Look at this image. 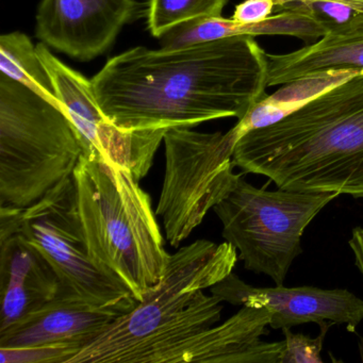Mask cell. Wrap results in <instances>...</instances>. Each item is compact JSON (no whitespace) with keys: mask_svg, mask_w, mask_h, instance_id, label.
Instances as JSON below:
<instances>
[{"mask_svg":"<svg viewBox=\"0 0 363 363\" xmlns=\"http://www.w3.org/2000/svg\"><path fill=\"white\" fill-rule=\"evenodd\" d=\"M110 122L125 133L243 118L267 95V57L252 37L178 48L138 46L109 59L91 79Z\"/></svg>","mask_w":363,"mask_h":363,"instance_id":"6da1fadb","label":"cell"},{"mask_svg":"<svg viewBox=\"0 0 363 363\" xmlns=\"http://www.w3.org/2000/svg\"><path fill=\"white\" fill-rule=\"evenodd\" d=\"M233 161L284 190L363 197V72L244 135Z\"/></svg>","mask_w":363,"mask_h":363,"instance_id":"7a4b0ae2","label":"cell"},{"mask_svg":"<svg viewBox=\"0 0 363 363\" xmlns=\"http://www.w3.org/2000/svg\"><path fill=\"white\" fill-rule=\"evenodd\" d=\"M237 252L228 242L208 240L179 248L142 301L67 363H148L158 350L218 324L223 301L203 291L233 273Z\"/></svg>","mask_w":363,"mask_h":363,"instance_id":"3957f363","label":"cell"},{"mask_svg":"<svg viewBox=\"0 0 363 363\" xmlns=\"http://www.w3.org/2000/svg\"><path fill=\"white\" fill-rule=\"evenodd\" d=\"M73 177L91 259L141 301L171 257L150 196L130 169L99 156L84 155Z\"/></svg>","mask_w":363,"mask_h":363,"instance_id":"277c9868","label":"cell"},{"mask_svg":"<svg viewBox=\"0 0 363 363\" xmlns=\"http://www.w3.org/2000/svg\"><path fill=\"white\" fill-rule=\"evenodd\" d=\"M84 152L65 111L0 75V206L35 205L73 176Z\"/></svg>","mask_w":363,"mask_h":363,"instance_id":"5b68a950","label":"cell"},{"mask_svg":"<svg viewBox=\"0 0 363 363\" xmlns=\"http://www.w3.org/2000/svg\"><path fill=\"white\" fill-rule=\"evenodd\" d=\"M339 195L269 191L240 177L213 210L222 222L223 238L237 248L245 269L284 286L293 261L303 252L308 225Z\"/></svg>","mask_w":363,"mask_h":363,"instance_id":"8992f818","label":"cell"},{"mask_svg":"<svg viewBox=\"0 0 363 363\" xmlns=\"http://www.w3.org/2000/svg\"><path fill=\"white\" fill-rule=\"evenodd\" d=\"M165 174L156 216L163 220L165 235L178 247L235 188L233 131L203 133L189 127L165 133Z\"/></svg>","mask_w":363,"mask_h":363,"instance_id":"52a82bcc","label":"cell"},{"mask_svg":"<svg viewBox=\"0 0 363 363\" xmlns=\"http://www.w3.org/2000/svg\"><path fill=\"white\" fill-rule=\"evenodd\" d=\"M21 233L56 269L62 284L61 293L97 306L137 301L126 286L108 277L91 259L73 176L35 205L25 208Z\"/></svg>","mask_w":363,"mask_h":363,"instance_id":"ba28073f","label":"cell"},{"mask_svg":"<svg viewBox=\"0 0 363 363\" xmlns=\"http://www.w3.org/2000/svg\"><path fill=\"white\" fill-rule=\"evenodd\" d=\"M37 50L57 97L84 141V156L123 165L138 180L145 177L167 130H121L99 107L90 79L57 58L46 44H38Z\"/></svg>","mask_w":363,"mask_h":363,"instance_id":"9c48e42d","label":"cell"},{"mask_svg":"<svg viewBox=\"0 0 363 363\" xmlns=\"http://www.w3.org/2000/svg\"><path fill=\"white\" fill-rule=\"evenodd\" d=\"M211 294L233 306L265 307L272 314V329L292 328L307 323L345 325L350 333L363 320V299L345 289L294 286L257 288L229 274L210 288Z\"/></svg>","mask_w":363,"mask_h":363,"instance_id":"30bf717a","label":"cell"},{"mask_svg":"<svg viewBox=\"0 0 363 363\" xmlns=\"http://www.w3.org/2000/svg\"><path fill=\"white\" fill-rule=\"evenodd\" d=\"M139 6L135 0H42L35 35L72 58L93 60L113 44Z\"/></svg>","mask_w":363,"mask_h":363,"instance_id":"8fae6325","label":"cell"},{"mask_svg":"<svg viewBox=\"0 0 363 363\" xmlns=\"http://www.w3.org/2000/svg\"><path fill=\"white\" fill-rule=\"evenodd\" d=\"M272 314L265 307L241 309L210 328L203 329L158 350L148 363H278L284 341L263 342Z\"/></svg>","mask_w":363,"mask_h":363,"instance_id":"7c38bea8","label":"cell"},{"mask_svg":"<svg viewBox=\"0 0 363 363\" xmlns=\"http://www.w3.org/2000/svg\"><path fill=\"white\" fill-rule=\"evenodd\" d=\"M138 301L97 306L82 297L60 293L42 309L0 333V347L23 348L50 344L84 347L114 320L137 306Z\"/></svg>","mask_w":363,"mask_h":363,"instance_id":"4fadbf2b","label":"cell"},{"mask_svg":"<svg viewBox=\"0 0 363 363\" xmlns=\"http://www.w3.org/2000/svg\"><path fill=\"white\" fill-rule=\"evenodd\" d=\"M61 291L56 269L23 233L0 242V333L42 309Z\"/></svg>","mask_w":363,"mask_h":363,"instance_id":"5bb4252c","label":"cell"},{"mask_svg":"<svg viewBox=\"0 0 363 363\" xmlns=\"http://www.w3.org/2000/svg\"><path fill=\"white\" fill-rule=\"evenodd\" d=\"M267 57V86H281L325 72H363V16L329 29L301 50Z\"/></svg>","mask_w":363,"mask_h":363,"instance_id":"9a60e30c","label":"cell"},{"mask_svg":"<svg viewBox=\"0 0 363 363\" xmlns=\"http://www.w3.org/2000/svg\"><path fill=\"white\" fill-rule=\"evenodd\" d=\"M359 73L362 72H325L284 84L277 92L256 101L231 130L239 142L250 131L276 124L320 93Z\"/></svg>","mask_w":363,"mask_h":363,"instance_id":"2e32d148","label":"cell"},{"mask_svg":"<svg viewBox=\"0 0 363 363\" xmlns=\"http://www.w3.org/2000/svg\"><path fill=\"white\" fill-rule=\"evenodd\" d=\"M0 71L65 111L38 55L37 46L33 45L28 35L18 31L1 35Z\"/></svg>","mask_w":363,"mask_h":363,"instance_id":"e0dca14e","label":"cell"},{"mask_svg":"<svg viewBox=\"0 0 363 363\" xmlns=\"http://www.w3.org/2000/svg\"><path fill=\"white\" fill-rule=\"evenodd\" d=\"M228 0H150L147 27L152 37L161 39L172 29L203 18L222 16Z\"/></svg>","mask_w":363,"mask_h":363,"instance_id":"ac0fdd59","label":"cell"},{"mask_svg":"<svg viewBox=\"0 0 363 363\" xmlns=\"http://www.w3.org/2000/svg\"><path fill=\"white\" fill-rule=\"evenodd\" d=\"M333 323L320 325V333L316 337H310L303 333H294L290 328L282 329L284 335V347L278 363H320L325 337Z\"/></svg>","mask_w":363,"mask_h":363,"instance_id":"d6986e66","label":"cell"},{"mask_svg":"<svg viewBox=\"0 0 363 363\" xmlns=\"http://www.w3.org/2000/svg\"><path fill=\"white\" fill-rule=\"evenodd\" d=\"M82 346L78 344L62 343L33 347H0L1 363H67Z\"/></svg>","mask_w":363,"mask_h":363,"instance_id":"ffe728a7","label":"cell"},{"mask_svg":"<svg viewBox=\"0 0 363 363\" xmlns=\"http://www.w3.org/2000/svg\"><path fill=\"white\" fill-rule=\"evenodd\" d=\"M275 7L276 0H244L235 7L231 18L244 24L262 22L271 16Z\"/></svg>","mask_w":363,"mask_h":363,"instance_id":"44dd1931","label":"cell"},{"mask_svg":"<svg viewBox=\"0 0 363 363\" xmlns=\"http://www.w3.org/2000/svg\"><path fill=\"white\" fill-rule=\"evenodd\" d=\"M23 214L22 208L0 206V242L21 233Z\"/></svg>","mask_w":363,"mask_h":363,"instance_id":"7402d4cb","label":"cell"},{"mask_svg":"<svg viewBox=\"0 0 363 363\" xmlns=\"http://www.w3.org/2000/svg\"><path fill=\"white\" fill-rule=\"evenodd\" d=\"M350 250L354 257V264L357 269L360 272L363 277V228L362 227H356L352 233V238L350 241Z\"/></svg>","mask_w":363,"mask_h":363,"instance_id":"603a6c76","label":"cell"}]
</instances>
